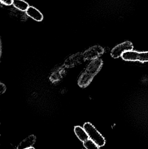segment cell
Masks as SVG:
<instances>
[{
    "instance_id": "1",
    "label": "cell",
    "mask_w": 148,
    "mask_h": 149,
    "mask_svg": "<svg viewBox=\"0 0 148 149\" xmlns=\"http://www.w3.org/2000/svg\"><path fill=\"white\" fill-rule=\"evenodd\" d=\"M103 62L101 58L90 61L83 71L80 74L78 84L81 88H86L92 82L96 75L102 69Z\"/></svg>"
},
{
    "instance_id": "2",
    "label": "cell",
    "mask_w": 148,
    "mask_h": 149,
    "mask_svg": "<svg viewBox=\"0 0 148 149\" xmlns=\"http://www.w3.org/2000/svg\"><path fill=\"white\" fill-rule=\"evenodd\" d=\"M83 128L87 132L89 139L96 143L99 147H103L106 143L104 137L90 123H84Z\"/></svg>"
},
{
    "instance_id": "3",
    "label": "cell",
    "mask_w": 148,
    "mask_h": 149,
    "mask_svg": "<svg viewBox=\"0 0 148 149\" xmlns=\"http://www.w3.org/2000/svg\"><path fill=\"white\" fill-rule=\"evenodd\" d=\"M121 57L125 61L146 63L148 62V51L140 52L132 50L124 52Z\"/></svg>"
},
{
    "instance_id": "4",
    "label": "cell",
    "mask_w": 148,
    "mask_h": 149,
    "mask_svg": "<svg viewBox=\"0 0 148 149\" xmlns=\"http://www.w3.org/2000/svg\"><path fill=\"white\" fill-rule=\"evenodd\" d=\"M104 49L100 45H94L90 47L83 53L84 60L91 61L98 59L104 52Z\"/></svg>"
},
{
    "instance_id": "5",
    "label": "cell",
    "mask_w": 148,
    "mask_h": 149,
    "mask_svg": "<svg viewBox=\"0 0 148 149\" xmlns=\"http://www.w3.org/2000/svg\"><path fill=\"white\" fill-rule=\"evenodd\" d=\"M133 49V43L129 41H126L114 47L111 50L110 55L113 58H119L122 56L124 52L132 50Z\"/></svg>"
},
{
    "instance_id": "6",
    "label": "cell",
    "mask_w": 148,
    "mask_h": 149,
    "mask_svg": "<svg viewBox=\"0 0 148 149\" xmlns=\"http://www.w3.org/2000/svg\"><path fill=\"white\" fill-rule=\"evenodd\" d=\"M27 15L36 22H41L43 19V16L40 10L36 8L30 6L26 11Z\"/></svg>"
},
{
    "instance_id": "7",
    "label": "cell",
    "mask_w": 148,
    "mask_h": 149,
    "mask_svg": "<svg viewBox=\"0 0 148 149\" xmlns=\"http://www.w3.org/2000/svg\"><path fill=\"white\" fill-rule=\"evenodd\" d=\"M36 141V137L34 135H31L21 142L18 145L17 149H27L32 148Z\"/></svg>"
},
{
    "instance_id": "8",
    "label": "cell",
    "mask_w": 148,
    "mask_h": 149,
    "mask_svg": "<svg viewBox=\"0 0 148 149\" xmlns=\"http://www.w3.org/2000/svg\"><path fill=\"white\" fill-rule=\"evenodd\" d=\"M74 131L79 140L82 142H84L89 139V137L84 129L81 126H75L74 128Z\"/></svg>"
},
{
    "instance_id": "9",
    "label": "cell",
    "mask_w": 148,
    "mask_h": 149,
    "mask_svg": "<svg viewBox=\"0 0 148 149\" xmlns=\"http://www.w3.org/2000/svg\"><path fill=\"white\" fill-rule=\"evenodd\" d=\"M13 5L15 8L22 11H26L30 7L28 2L24 0H14Z\"/></svg>"
},
{
    "instance_id": "10",
    "label": "cell",
    "mask_w": 148,
    "mask_h": 149,
    "mask_svg": "<svg viewBox=\"0 0 148 149\" xmlns=\"http://www.w3.org/2000/svg\"><path fill=\"white\" fill-rule=\"evenodd\" d=\"M82 59H84L83 54L80 55H78V54L74 55L73 56L70 57L68 60L66 61V64L70 66H73L79 63Z\"/></svg>"
},
{
    "instance_id": "11",
    "label": "cell",
    "mask_w": 148,
    "mask_h": 149,
    "mask_svg": "<svg viewBox=\"0 0 148 149\" xmlns=\"http://www.w3.org/2000/svg\"><path fill=\"white\" fill-rule=\"evenodd\" d=\"M83 145L86 149H99V146L90 139L83 142Z\"/></svg>"
},
{
    "instance_id": "12",
    "label": "cell",
    "mask_w": 148,
    "mask_h": 149,
    "mask_svg": "<svg viewBox=\"0 0 148 149\" xmlns=\"http://www.w3.org/2000/svg\"><path fill=\"white\" fill-rule=\"evenodd\" d=\"M7 88L5 84H3L2 82H1L0 83V93L1 94L4 93L6 92Z\"/></svg>"
},
{
    "instance_id": "13",
    "label": "cell",
    "mask_w": 148,
    "mask_h": 149,
    "mask_svg": "<svg viewBox=\"0 0 148 149\" xmlns=\"http://www.w3.org/2000/svg\"><path fill=\"white\" fill-rule=\"evenodd\" d=\"M13 1L14 0H1V3L4 5H8V6H10L11 4H13Z\"/></svg>"
},
{
    "instance_id": "14",
    "label": "cell",
    "mask_w": 148,
    "mask_h": 149,
    "mask_svg": "<svg viewBox=\"0 0 148 149\" xmlns=\"http://www.w3.org/2000/svg\"><path fill=\"white\" fill-rule=\"evenodd\" d=\"M27 149H35L34 148H33V147H32V148H28Z\"/></svg>"
}]
</instances>
